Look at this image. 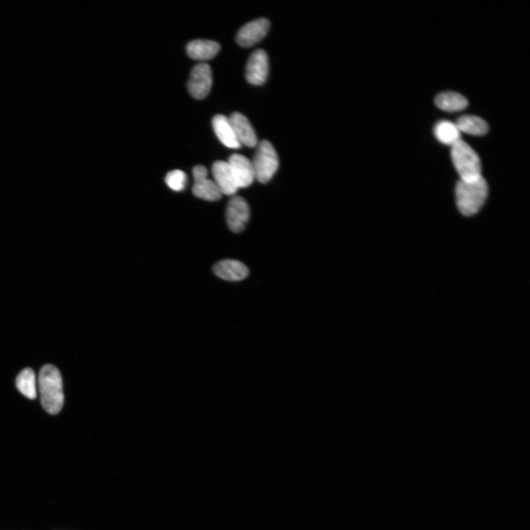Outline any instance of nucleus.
I'll list each match as a JSON object with an SVG mask.
<instances>
[{
    "label": "nucleus",
    "instance_id": "5",
    "mask_svg": "<svg viewBox=\"0 0 530 530\" xmlns=\"http://www.w3.org/2000/svg\"><path fill=\"white\" fill-rule=\"evenodd\" d=\"M212 72L210 65H196L191 73L188 81V90L196 99H203L207 96L212 86Z\"/></svg>",
    "mask_w": 530,
    "mask_h": 530
},
{
    "label": "nucleus",
    "instance_id": "10",
    "mask_svg": "<svg viewBox=\"0 0 530 530\" xmlns=\"http://www.w3.org/2000/svg\"><path fill=\"white\" fill-rule=\"evenodd\" d=\"M229 119L241 145L254 147L258 144L256 132L247 116L238 112H234Z\"/></svg>",
    "mask_w": 530,
    "mask_h": 530
},
{
    "label": "nucleus",
    "instance_id": "4",
    "mask_svg": "<svg viewBox=\"0 0 530 530\" xmlns=\"http://www.w3.org/2000/svg\"><path fill=\"white\" fill-rule=\"evenodd\" d=\"M255 179L262 184L269 182L279 168L278 155L273 144L267 140L262 141L251 162Z\"/></svg>",
    "mask_w": 530,
    "mask_h": 530
},
{
    "label": "nucleus",
    "instance_id": "3",
    "mask_svg": "<svg viewBox=\"0 0 530 530\" xmlns=\"http://www.w3.org/2000/svg\"><path fill=\"white\" fill-rule=\"evenodd\" d=\"M451 155L460 181L470 182L482 178L479 157L466 142L460 140L451 146Z\"/></svg>",
    "mask_w": 530,
    "mask_h": 530
},
{
    "label": "nucleus",
    "instance_id": "18",
    "mask_svg": "<svg viewBox=\"0 0 530 530\" xmlns=\"http://www.w3.org/2000/svg\"><path fill=\"white\" fill-rule=\"evenodd\" d=\"M434 133L438 141L446 145L453 146L460 140V131L457 126L450 121L438 123Z\"/></svg>",
    "mask_w": 530,
    "mask_h": 530
},
{
    "label": "nucleus",
    "instance_id": "15",
    "mask_svg": "<svg viewBox=\"0 0 530 530\" xmlns=\"http://www.w3.org/2000/svg\"><path fill=\"white\" fill-rule=\"evenodd\" d=\"M435 102L440 110L448 112L462 111L468 105L464 96L454 92H445L439 94L436 97Z\"/></svg>",
    "mask_w": 530,
    "mask_h": 530
},
{
    "label": "nucleus",
    "instance_id": "12",
    "mask_svg": "<svg viewBox=\"0 0 530 530\" xmlns=\"http://www.w3.org/2000/svg\"><path fill=\"white\" fill-rule=\"evenodd\" d=\"M214 182L223 194L233 195L238 190L230 166L227 162L218 161L212 166Z\"/></svg>",
    "mask_w": 530,
    "mask_h": 530
},
{
    "label": "nucleus",
    "instance_id": "20",
    "mask_svg": "<svg viewBox=\"0 0 530 530\" xmlns=\"http://www.w3.org/2000/svg\"><path fill=\"white\" fill-rule=\"evenodd\" d=\"M165 182L171 190L181 192L186 188V183H188V176L181 171H173L166 175Z\"/></svg>",
    "mask_w": 530,
    "mask_h": 530
},
{
    "label": "nucleus",
    "instance_id": "16",
    "mask_svg": "<svg viewBox=\"0 0 530 530\" xmlns=\"http://www.w3.org/2000/svg\"><path fill=\"white\" fill-rule=\"evenodd\" d=\"M192 192L196 197L207 201H219L223 195L217 184L208 178L194 181Z\"/></svg>",
    "mask_w": 530,
    "mask_h": 530
},
{
    "label": "nucleus",
    "instance_id": "7",
    "mask_svg": "<svg viewBox=\"0 0 530 530\" xmlns=\"http://www.w3.org/2000/svg\"><path fill=\"white\" fill-rule=\"evenodd\" d=\"M269 72L268 56L263 50H257L250 56L245 77L252 85L260 86L266 81Z\"/></svg>",
    "mask_w": 530,
    "mask_h": 530
},
{
    "label": "nucleus",
    "instance_id": "14",
    "mask_svg": "<svg viewBox=\"0 0 530 530\" xmlns=\"http://www.w3.org/2000/svg\"><path fill=\"white\" fill-rule=\"evenodd\" d=\"M220 50V46L218 42L211 40H194L186 47V52L188 55L194 60H210L217 55Z\"/></svg>",
    "mask_w": 530,
    "mask_h": 530
},
{
    "label": "nucleus",
    "instance_id": "1",
    "mask_svg": "<svg viewBox=\"0 0 530 530\" xmlns=\"http://www.w3.org/2000/svg\"><path fill=\"white\" fill-rule=\"evenodd\" d=\"M38 387L44 409L51 415L59 414L64 402L60 371L53 365L45 366L39 373Z\"/></svg>",
    "mask_w": 530,
    "mask_h": 530
},
{
    "label": "nucleus",
    "instance_id": "2",
    "mask_svg": "<svg viewBox=\"0 0 530 530\" xmlns=\"http://www.w3.org/2000/svg\"><path fill=\"white\" fill-rule=\"evenodd\" d=\"M455 193L459 212L469 217L483 207L488 198V186L483 177L475 181H459Z\"/></svg>",
    "mask_w": 530,
    "mask_h": 530
},
{
    "label": "nucleus",
    "instance_id": "17",
    "mask_svg": "<svg viewBox=\"0 0 530 530\" xmlns=\"http://www.w3.org/2000/svg\"><path fill=\"white\" fill-rule=\"evenodd\" d=\"M456 125L459 131L474 136H483L488 131V123L480 117L471 115L460 116Z\"/></svg>",
    "mask_w": 530,
    "mask_h": 530
},
{
    "label": "nucleus",
    "instance_id": "6",
    "mask_svg": "<svg viewBox=\"0 0 530 530\" xmlns=\"http://www.w3.org/2000/svg\"><path fill=\"white\" fill-rule=\"evenodd\" d=\"M250 218V208L247 201L240 196L230 200L227 209V221L229 229L234 233L242 232Z\"/></svg>",
    "mask_w": 530,
    "mask_h": 530
},
{
    "label": "nucleus",
    "instance_id": "19",
    "mask_svg": "<svg viewBox=\"0 0 530 530\" xmlns=\"http://www.w3.org/2000/svg\"><path fill=\"white\" fill-rule=\"evenodd\" d=\"M16 383L17 389L25 397L31 400L36 398V379L31 368L23 370L17 377Z\"/></svg>",
    "mask_w": 530,
    "mask_h": 530
},
{
    "label": "nucleus",
    "instance_id": "21",
    "mask_svg": "<svg viewBox=\"0 0 530 530\" xmlns=\"http://www.w3.org/2000/svg\"><path fill=\"white\" fill-rule=\"evenodd\" d=\"M192 174L194 181L208 178V171L203 165H198L194 166Z\"/></svg>",
    "mask_w": 530,
    "mask_h": 530
},
{
    "label": "nucleus",
    "instance_id": "9",
    "mask_svg": "<svg viewBox=\"0 0 530 530\" xmlns=\"http://www.w3.org/2000/svg\"><path fill=\"white\" fill-rule=\"evenodd\" d=\"M227 162L238 188L239 189L249 188L255 179L251 161L242 155L235 153L229 157Z\"/></svg>",
    "mask_w": 530,
    "mask_h": 530
},
{
    "label": "nucleus",
    "instance_id": "11",
    "mask_svg": "<svg viewBox=\"0 0 530 530\" xmlns=\"http://www.w3.org/2000/svg\"><path fill=\"white\" fill-rule=\"evenodd\" d=\"M213 271L219 278L230 281H241L247 278L249 270L240 261L225 260L215 264Z\"/></svg>",
    "mask_w": 530,
    "mask_h": 530
},
{
    "label": "nucleus",
    "instance_id": "13",
    "mask_svg": "<svg viewBox=\"0 0 530 530\" xmlns=\"http://www.w3.org/2000/svg\"><path fill=\"white\" fill-rule=\"evenodd\" d=\"M213 129L220 141L231 149H239L241 147L227 116L218 114L213 118Z\"/></svg>",
    "mask_w": 530,
    "mask_h": 530
},
{
    "label": "nucleus",
    "instance_id": "8",
    "mask_svg": "<svg viewBox=\"0 0 530 530\" xmlns=\"http://www.w3.org/2000/svg\"><path fill=\"white\" fill-rule=\"evenodd\" d=\"M270 28L267 18H258L244 25L237 35V42L243 47L257 45L266 36Z\"/></svg>",
    "mask_w": 530,
    "mask_h": 530
}]
</instances>
